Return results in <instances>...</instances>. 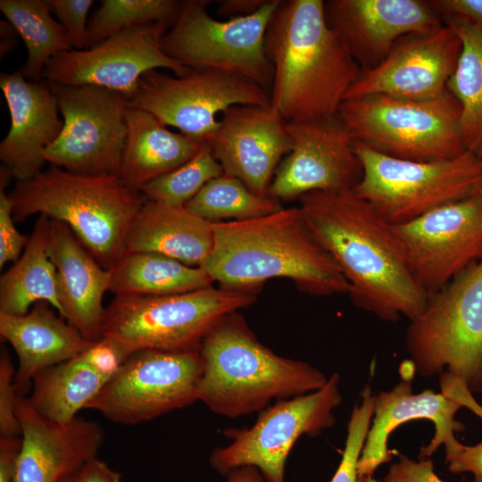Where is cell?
Listing matches in <instances>:
<instances>
[{"mask_svg": "<svg viewBox=\"0 0 482 482\" xmlns=\"http://www.w3.org/2000/svg\"><path fill=\"white\" fill-rule=\"evenodd\" d=\"M298 206L318 243L347 280L354 305L384 321L410 320L428 295L409 270L392 226L353 190L313 191Z\"/></svg>", "mask_w": 482, "mask_h": 482, "instance_id": "cell-1", "label": "cell"}, {"mask_svg": "<svg viewBox=\"0 0 482 482\" xmlns=\"http://www.w3.org/2000/svg\"><path fill=\"white\" fill-rule=\"evenodd\" d=\"M264 49L274 71L270 104L287 122L337 116L362 71L328 25L322 0H281Z\"/></svg>", "mask_w": 482, "mask_h": 482, "instance_id": "cell-2", "label": "cell"}, {"mask_svg": "<svg viewBox=\"0 0 482 482\" xmlns=\"http://www.w3.org/2000/svg\"><path fill=\"white\" fill-rule=\"evenodd\" d=\"M212 249L200 266L222 287L252 292L268 279L292 280L317 296L348 294L339 268L308 229L299 207L212 223Z\"/></svg>", "mask_w": 482, "mask_h": 482, "instance_id": "cell-3", "label": "cell"}, {"mask_svg": "<svg viewBox=\"0 0 482 482\" xmlns=\"http://www.w3.org/2000/svg\"><path fill=\"white\" fill-rule=\"evenodd\" d=\"M198 401L212 411L237 418L321 389L328 378L309 363L282 357L263 345L244 318L232 312L203 340Z\"/></svg>", "mask_w": 482, "mask_h": 482, "instance_id": "cell-4", "label": "cell"}, {"mask_svg": "<svg viewBox=\"0 0 482 482\" xmlns=\"http://www.w3.org/2000/svg\"><path fill=\"white\" fill-rule=\"evenodd\" d=\"M14 220L39 214L68 225L106 270L126 253L128 230L146 199L118 175H84L50 165L17 181L9 194Z\"/></svg>", "mask_w": 482, "mask_h": 482, "instance_id": "cell-5", "label": "cell"}, {"mask_svg": "<svg viewBox=\"0 0 482 482\" xmlns=\"http://www.w3.org/2000/svg\"><path fill=\"white\" fill-rule=\"evenodd\" d=\"M405 345L422 377L445 373L482 395V259L428 296L410 320Z\"/></svg>", "mask_w": 482, "mask_h": 482, "instance_id": "cell-6", "label": "cell"}, {"mask_svg": "<svg viewBox=\"0 0 482 482\" xmlns=\"http://www.w3.org/2000/svg\"><path fill=\"white\" fill-rule=\"evenodd\" d=\"M461 105L447 90L427 101L371 95L345 100L338 117L352 137L379 154L409 161L453 159L467 150Z\"/></svg>", "mask_w": 482, "mask_h": 482, "instance_id": "cell-7", "label": "cell"}, {"mask_svg": "<svg viewBox=\"0 0 482 482\" xmlns=\"http://www.w3.org/2000/svg\"><path fill=\"white\" fill-rule=\"evenodd\" d=\"M254 301L253 292L222 287L169 295L115 296L105 307L101 338L114 339L130 353L199 351L222 318Z\"/></svg>", "mask_w": 482, "mask_h": 482, "instance_id": "cell-8", "label": "cell"}, {"mask_svg": "<svg viewBox=\"0 0 482 482\" xmlns=\"http://www.w3.org/2000/svg\"><path fill=\"white\" fill-rule=\"evenodd\" d=\"M353 147L362 176L353 192L391 226L470 197L482 180V158L469 151L453 159L418 162L390 157L355 142Z\"/></svg>", "mask_w": 482, "mask_h": 482, "instance_id": "cell-9", "label": "cell"}, {"mask_svg": "<svg viewBox=\"0 0 482 482\" xmlns=\"http://www.w3.org/2000/svg\"><path fill=\"white\" fill-rule=\"evenodd\" d=\"M280 1L267 0L251 15L227 20L208 13L209 0L181 1L175 22L162 37V49L190 69L242 75L270 96L274 71L264 37Z\"/></svg>", "mask_w": 482, "mask_h": 482, "instance_id": "cell-10", "label": "cell"}, {"mask_svg": "<svg viewBox=\"0 0 482 482\" xmlns=\"http://www.w3.org/2000/svg\"><path fill=\"white\" fill-rule=\"evenodd\" d=\"M339 383L340 376L333 373L321 389L267 406L252 427L221 430L231 442L212 452L210 466L222 475L253 466L266 482H285L287 459L297 439L335 424L333 411L343 400Z\"/></svg>", "mask_w": 482, "mask_h": 482, "instance_id": "cell-11", "label": "cell"}, {"mask_svg": "<svg viewBox=\"0 0 482 482\" xmlns=\"http://www.w3.org/2000/svg\"><path fill=\"white\" fill-rule=\"evenodd\" d=\"M203 361L198 350L132 353L86 409L112 422L137 425L198 401Z\"/></svg>", "mask_w": 482, "mask_h": 482, "instance_id": "cell-12", "label": "cell"}, {"mask_svg": "<svg viewBox=\"0 0 482 482\" xmlns=\"http://www.w3.org/2000/svg\"><path fill=\"white\" fill-rule=\"evenodd\" d=\"M47 83L63 126L45 151L46 162L77 174L117 175L128 133L129 98L94 85Z\"/></svg>", "mask_w": 482, "mask_h": 482, "instance_id": "cell-13", "label": "cell"}, {"mask_svg": "<svg viewBox=\"0 0 482 482\" xmlns=\"http://www.w3.org/2000/svg\"><path fill=\"white\" fill-rule=\"evenodd\" d=\"M270 104V93L242 75L190 69L177 76L151 70L139 79L128 107L145 110L204 143L219 126L218 113L234 105Z\"/></svg>", "mask_w": 482, "mask_h": 482, "instance_id": "cell-14", "label": "cell"}, {"mask_svg": "<svg viewBox=\"0 0 482 482\" xmlns=\"http://www.w3.org/2000/svg\"><path fill=\"white\" fill-rule=\"evenodd\" d=\"M392 229L410 272L429 296L482 259V199L445 204Z\"/></svg>", "mask_w": 482, "mask_h": 482, "instance_id": "cell-15", "label": "cell"}, {"mask_svg": "<svg viewBox=\"0 0 482 482\" xmlns=\"http://www.w3.org/2000/svg\"><path fill=\"white\" fill-rule=\"evenodd\" d=\"M169 28L161 22L140 25L92 47L59 53L46 63L42 78L58 85L105 87L129 100L148 71L164 68L177 76L190 71L162 51V39Z\"/></svg>", "mask_w": 482, "mask_h": 482, "instance_id": "cell-16", "label": "cell"}, {"mask_svg": "<svg viewBox=\"0 0 482 482\" xmlns=\"http://www.w3.org/2000/svg\"><path fill=\"white\" fill-rule=\"evenodd\" d=\"M291 151L279 163L269 190L278 201L313 191L353 190L362 176L353 141L338 115L322 120L287 122Z\"/></svg>", "mask_w": 482, "mask_h": 482, "instance_id": "cell-17", "label": "cell"}, {"mask_svg": "<svg viewBox=\"0 0 482 482\" xmlns=\"http://www.w3.org/2000/svg\"><path fill=\"white\" fill-rule=\"evenodd\" d=\"M461 51L460 37L445 24L430 33L403 37L379 64L361 71L345 100L371 95L415 101L438 98L447 91Z\"/></svg>", "mask_w": 482, "mask_h": 482, "instance_id": "cell-18", "label": "cell"}, {"mask_svg": "<svg viewBox=\"0 0 482 482\" xmlns=\"http://www.w3.org/2000/svg\"><path fill=\"white\" fill-rule=\"evenodd\" d=\"M205 143L224 173L260 196H270L276 170L293 147L287 121L270 104L228 108Z\"/></svg>", "mask_w": 482, "mask_h": 482, "instance_id": "cell-19", "label": "cell"}, {"mask_svg": "<svg viewBox=\"0 0 482 482\" xmlns=\"http://www.w3.org/2000/svg\"><path fill=\"white\" fill-rule=\"evenodd\" d=\"M325 14L362 71L379 64L402 37L444 25L430 2L422 0H328Z\"/></svg>", "mask_w": 482, "mask_h": 482, "instance_id": "cell-20", "label": "cell"}, {"mask_svg": "<svg viewBox=\"0 0 482 482\" xmlns=\"http://www.w3.org/2000/svg\"><path fill=\"white\" fill-rule=\"evenodd\" d=\"M461 407H467L482 419V406L475 399H467L444 392L426 389L412 392L411 378H404L388 391L375 396L374 415L357 465L358 476H373L383 463L392 460L387 447L389 435L403 423L427 420L435 426L429 445L420 449V459L430 458L442 445L457 439L454 432L462 431L464 426L454 420Z\"/></svg>", "mask_w": 482, "mask_h": 482, "instance_id": "cell-21", "label": "cell"}, {"mask_svg": "<svg viewBox=\"0 0 482 482\" xmlns=\"http://www.w3.org/2000/svg\"><path fill=\"white\" fill-rule=\"evenodd\" d=\"M16 416L21 448L13 482H61L96 458L104 441L100 423L80 416L66 423L52 420L27 396L17 395Z\"/></svg>", "mask_w": 482, "mask_h": 482, "instance_id": "cell-22", "label": "cell"}, {"mask_svg": "<svg viewBox=\"0 0 482 482\" xmlns=\"http://www.w3.org/2000/svg\"><path fill=\"white\" fill-rule=\"evenodd\" d=\"M0 87L11 117L9 132L0 144V160L17 181L27 180L43 170L44 153L58 138L63 120L46 81L28 80L19 69L2 72Z\"/></svg>", "mask_w": 482, "mask_h": 482, "instance_id": "cell-23", "label": "cell"}, {"mask_svg": "<svg viewBox=\"0 0 482 482\" xmlns=\"http://www.w3.org/2000/svg\"><path fill=\"white\" fill-rule=\"evenodd\" d=\"M47 254L56 270L62 317L86 339H100L112 270L103 268L68 225L53 219Z\"/></svg>", "mask_w": 482, "mask_h": 482, "instance_id": "cell-24", "label": "cell"}, {"mask_svg": "<svg viewBox=\"0 0 482 482\" xmlns=\"http://www.w3.org/2000/svg\"><path fill=\"white\" fill-rule=\"evenodd\" d=\"M0 336L17 354L19 365L13 384L17 395L22 396L31 390L38 372L76 357L94 342L86 339L45 301L37 302L23 315L0 313Z\"/></svg>", "mask_w": 482, "mask_h": 482, "instance_id": "cell-25", "label": "cell"}, {"mask_svg": "<svg viewBox=\"0 0 482 482\" xmlns=\"http://www.w3.org/2000/svg\"><path fill=\"white\" fill-rule=\"evenodd\" d=\"M212 245V222L184 205L146 200L129 226L125 253H154L200 267Z\"/></svg>", "mask_w": 482, "mask_h": 482, "instance_id": "cell-26", "label": "cell"}, {"mask_svg": "<svg viewBox=\"0 0 482 482\" xmlns=\"http://www.w3.org/2000/svg\"><path fill=\"white\" fill-rule=\"evenodd\" d=\"M126 121L128 133L117 175L138 192L188 162L203 144L182 132L170 131L158 118L142 109L128 107Z\"/></svg>", "mask_w": 482, "mask_h": 482, "instance_id": "cell-27", "label": "cell"}, {"mask_svg": "<svg viewBox=\"0 0 482 482\" xmlns=\"http://www.w3.org/2000/svg\"><path fill=\"white\" fill-rule=\"evenodd\" d=\"M50 219L39 215L20 258L0 277V313L23 315L45 301L62 316L56 270L47 254Z\"/></svg>", "mask_w": 482, "mask_h": 482, "instance_id": "cell-28", "label": "cell"}, {"mask_svg": "<svg viewBox=\"0 0 482 482\" xmlns=\"http://www.w3.org/2000/svg\"><path fill=\"white\" fill-rule=\"evenodd\" d=\"M112 270L110 292L115 296L183 294L212 287L214 282L202 267L154 253H125Z\"/></svg>", "mask_w": 482, "mask_h": 482, "instance_id": "cell-29", "label": "cell"}, {"mask_svg": "<svg viewBox=\"0 0 482 482\" xmlns=\"http://www.w3.org/2000/svg\"><path fill=\"white\" fill-rule=\"evenodd\" d=\"M107 382L77 355L38 372L27 398L44 417L66 423L86 409Z\"/></svg>", "mask_w": 482, "mask_h": 482, "instance_id": "cell-30", "label": "cell"}, {"mask_svg": "<svg viewBox=\"0 0 482 482\" xmlns=\"http://www.w3.org/2000/svg\"><path fill=\"white\" fill-rule=\"evenodd\" d=\"M443 22L461 42L447 90L461 105L460 127L466 150L482 158V33L462 21L449 19Z\"/></svg>", "mask_w": 482, "mask_h": 482, "instance_id": "cell-31", "label": "cell"}, {"mask_svg": "<svg viewBox=\"0 0 482 482\" xmlns=\"http://www.w3.org/2000/svg\"><path fill=\"white\" fill-rule=\"evenodd\" d=\"M0 10L27 47L21 70L28 80L39 82L53 56L73 50L66 29L52 17L48 0H1Z\"/></svg>", "mask_w": 482, "mask_h": 482, "instance_id": "cell-32", "label": "cell"}, {"mask_svg": "<svg viewBox=\"0 0 482 482\" xmlns=\"http://www.w3.org/2000/svg\"><path fill=\"white\" fill-rule=\"evenodd\" d=\"M184 206L212 223L259 218L283 209L280 201L256 195L226 173L210 180Z\"/></svg>", "mask_w": 482, "mask_h": 482, "instance_id": "cell-33", "label": "cell"}, {"mask_svg": "<svg viewBox=\"0 0 482 482\" xmlns=\"http://www.w3.org/2000/svg\"><path fill=\"white\" fill-rule=\"evenodd\" d=\"M180 5L177 0H102L87 23V48L140 25L161 22L170 27Z\"/></svg>", "mask_w": 482, "mask_h": 482, "instance_id": "cell-34", "label": "cell"}, {"mask_svg": "<svg viewBox=\"0 0 482 482\" xmlns=\"http://www.w3.org/2000/svg\"><path fill=\"white\" fill-rule=\"evenodd\" d=\"M223 173V168L204 142L188 162L152 180L140 192L147 201L181 206L210 180Z\"/></svg>", "mask_w": 482, "mask_h": 482, "instance_id": "cell-35", "label": "cell"}, {"mask_svg": "<svg viewBox=\"0 0 482 482\" xmlns=\"http://www.w3.org/2000/svg\"><path fill=\"white\" fill-rule=\"evenodd\" d=\"M375 396L370 386L361 393V402L352 411L342 458L330 482H362L357 465L374 415Z\"/></svg>", "mask_w": 482, "mask_h": 482, "instance_id": "cell-36", "label": "cell"}, {"mask_svg": "<svg viewBox=\"0 0 482 482\" xmlns=\"http://www.w3.org/2000/svg\"><path fill=\"white\" fill-rule=\"evenodd\" d=\"M12 174L7 167L0 169V267L8 262H15L22 249L26 246L29 237L21 234L14 225L12 216V202L4 189L10 182Z\"/></svg>", "mask_w": 482, "mask_h": 482, "instance_id": "cell-37", "label": "cell"}, {"mask_svg": "<svg viewBox=\"0 0 482 482\" xmlns=\"http://www.w3.org/2000/svg\"><path fill=\"white\" fill-rule=\"evenodd\" d=\"M14 369L5 347L0 353V437L21 436V428L16 416L17 393L14 387Z\"/></svg>", "mask_w": 482, "mask_h": 482, "instance_id": "cell-38", "label": "cell"}, {"mask_svg": "<svg viewBox=\"0 0 482 482\" xmlns=\"http://www.w3.org/2000/svg\"><path fill=\"white\" fill-rule=\"evenodd\" d=\"M93 0H48V4L66 29L75 50L88 47L87 14Z\"/></svg>", "mask_w": 482, "mask_h": 482, "instance_id": "cell-39", "label": "cell"}, {"mask_svg": "<svg viewBox=\"0 0 482 482\" xmlns=\"http://www.w3.org/2000/svg\"><path fill=\"white\" fill-rule=\"evenodd\" d=\"M131 354L114 339L102 337L92 342L78 356L109 381L118 373Z\"/></svg>", "mask_w": 482, "mask_h": 482, "instance_id": "cell-40", "label": "cell"}, {"mask_svg": "<svg viewBox=\"0 0 482 482\" xmlns=\"http://www.w3.org/2000/svg\"><path fill=\"white\" fill-rule=\"evenodd\" d=\"M445 462L452 473L470 472L472 482H482V442L465 445L458 440L445 445Z\"/></svg>", "mask_w": 482, "mask_h": 482, "instance_id": "cell-41", "label": "cell"}, {"mask_svg": "<svg viewBox=\"0 0 482 482\" xmlns=\"http://www.w3.org/2000/svg\"><path fill=\"white\" fill-rule=\"evenodd\" d=\"M398 456V461L390 465L383 482H444L435 473L430 458L416 461L403 454Z\"/></svg>", "mask_w": 482, "mask_h": 482, "instance_id": "cell-42", "label": "cell"}, {"mask_svg": "<svg viewBox=\"0 0 482 482\" xmlns=\"http://www.w3.org/2000/svg\"><path fill=\"white\" fill-rule=\"evenodd\" d=\"M431 5L442 21H462L482 33V0H432Z\"/></svg>", "mask_w": 482, "mask_h": 482, "instance_id": "cell-43", "label": "cell"}, {"mask_svg": "<svg viewBox=\"0 0 482 482\" xmlns=\"http://www.w3.org/2000/svg\"><path fill=\"white\" fill-rule=\"evenodd\" d=\"M61 482H122V476L96 457Z\"/></svg>", "mask_w": 482, "mask_h": 482, "instance_id": "cell-44", "label": "cell"}, {"mask_svg": "<svg viewBox=\"0 0 482 482\" xmlns=\"http://www.w3.org/2000/svg\"><path fill=\"white\" fill-rule=\"evenodd\" d=\"M21 436L0 437V482H13Z\"/></svg>", "mask_w": 482, "mask_h": 482, "instance_id": "cell-45", "label": "cell"}, {"mask_svg": "<svg viewBox=\"0 0 482 482\" xmlns=\"http://www.w3.org/2000/svg\"><path fill=\"white\" fill-rule=\"evenodd\" d=\"M267 0H223L220 1L217 14L227 19L251 15L262 8Z\"/></svg>", "mask_w": 482, "mask_h": 482, "instance_id": "cell-46", "label": "cell"}, {"mask_svg": "<svg viewBox=\"0 0 482 482\" xmlns=\"http://www.w3.org/2000/svg\"><path fill=\"white\" fill-rule=\"evenodd\" d=\"M224 476L226 482H266L258 469L253 466L233 469Z\"/></svg>", "mask_w": 482, "mask_h": 482, "instance_id": "cell-47", "label": "cell"}, {"mask_svg": "<svg viewBox=\"0 0 482 482\" xmlns=\"http://www.w3.org/2000/svg\"><path fill=\"white\" fill-rule=\"evenodd\" d=\"M14 32H17L14 27L9 22L1 21V37L4 38H12Z\"/></svg>", "mask_w": 482, "mask_h": 482, "instance_id": "cell-48", "label": "cell"}, {"mask_svg": "<svg viewBox=\"0 0 482 482\" xmlns=\"http://www.w3.org/2000/svg\"><path fill=\"white\" fill-rule=\"evenodd\" d=\"M12 41H13V38H5L4 41L1 42V56L3 54H5L8 51L11 50V47L14 45L12 44Z\"/></svg>", "mask_w": 482, "mask_h": 482, "instance_id": "cell-49", "label": "cell"}, {"mask_svg": "<svg viewBox=\"0 0 482 482\" xmlns=\"http://www.w3.org/2000/svg\"><path fill=\"white\" fill-rule=\"evenodd\" d=\"M472 195H477L482 199V180L476 187Z\"/></svg>", "mask_w": 482, "mask_h": 482, "instance_id": "cell-50", "label": "cell"}, {"mask_svg": "<svg viewBox=\"0 0 482 482\" xmlns=\"http://www.w3.org/2000/svg\"><path fill=\"white\" fill-rule=\"evenodd\" d=\"M361 479H362V482H379L377 479H375L373 476H367Z\"/></svg>", "mask_w": 482, "mask_h": 482, "instance_id": "cell-51", "label": "cell"}]
</instances>
